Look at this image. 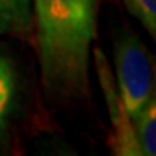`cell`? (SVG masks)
Wrapping results in <instances>:
<instances>
[{
	"instance_id": "1",
	"label": "cell",
	"mask_w": 156,
	"mask_h": 156,
	"mask_svg": "<svg viewBox=\"0 0 156 156\" xmlns=\"http://www.w3.org/2000/svg\"><path fill=\"white\" fill-rule=\"evenodd\" d=\"M97 7L99 0H31L40 71L50 94H85Z\"/></svg>"
},
{
	"instance_id": "2",
	"label": "cell",
	"mask_w": 156,
	"mask_h": 156,
	"mask_svg": "<svg viewBox=\"0 0 156 156\" xmlns=\"http://www.w3.org/2000/svg\"><path fill=\"white\" fill-rule=\"evenodd\" d=\"M115 82L123 104L134 116L154 95V71L146 45L132 31H123L115 40Z\"/></svg>"
},
{
	"instance_id": "3",
	"label": "cell",
	"mask_w": 156,
	"mask_h": 156,
	"mask_svg": "<svg viewBox=\"0 0 156 156\" xmlns=\"http://www.w3.org/2000/svg\"><path fill=\"white\" fill-rule=\"evenodd\" d=\"M95 69L99 85L104 95L111 123V135H109V147L113 154L116 156H142V151L139 147V142L135 139L132 116L128 115L127 108L123 104L120 92H118L116 82L113 78L109 68H108L106 57L102 56L99 49L95 50Z\"/></svg>"
},
{
	"instance_id": "4",
	"label": "cell",
	"mask_w": 156,
	"mask_h": 156,
	"mask_svg": "<svg viewBox=\"0 0 156 156\" xmlns=\"http://www.w3.org/2000/svg\"><path fill=\"white\" fill-rule=\"evenodd\" d=\"M17 87H19V78L16 64L9 50L0 44V139L7 132L11 118L16 111Z\"/></svg>"
},
{
	"instance_id": "5",
	"label": "cell",
	"mask_w": 156,
	"mask_h": 156,
	"mask_svg": "<svg viewBox=\"0 0 156 156\" xmlns=\"http://www.w3.org/2000/svg\"><path fill=\"white\" fill-rule=\"evenodd\" d=\"M31 24V0H0V35L28 33Z\"/></svg>"
},
{
	"instance_id": "6",
	"label": "cell",
	"mask_w": 156,
	"mask_h": 156,
	"mask_svg": "<svg viewBox=\"0 0 156 156\" xmlns=\"http://www.w3.org/2000/svg\"><path fill=\"white\" fill-rule=\"evenodd\" d=\"M135 139L139 142L142 156L156 154V97L149 99V102L132 116Z\"/></svg>"
},
{
	"instance_id": "7",
	"label": "cell",
	"mask_w": 156,
	"mask_h": 156,
	"mask_svg": "<svg viewBox=\"0 0 156 156\" xmlns=\"http://www.w3.org/2000/svg\"><path fill=\"white\" fill-rule=\"evenodd\" d=\"M127 11L146 28V31L156 37V0H122Z\"/></svg>"
}]
</instances>
